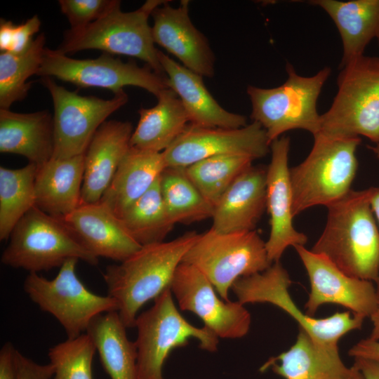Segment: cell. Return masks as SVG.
Instances as JSON below:
<instances>
[{
	"mask_svg": "<svg viewBox=\"0 0 379 379\" xmlns=\"http://www.w3.org/2000/svg\"><path fill=\"white\" fill-rule=\"evenodd\" d=\"M36 75L55 77L81 88H106L114 94L124 91V86H134L157 97L168 88L165 74L157 73L147 65L139 67L135 61L125 62L108 53L92 59H74L46 48Z\"/></svg>",
	"mask_w": 379,
	"mask_h": 379,
	"instance_id": "7c38bea8",
	"label": "cell"
},
{
	"mask_svg": "<svg viewBox=\"0 0 379 379\" xmlns=\"http://www.w3.org/2000/svg\"><path fill=\"white\" fill-rule=\"evenodd\" d=\"M154 300V305L137 316L135 322L138 379H164L162 368L168 354L185 346L190 338L198 340L204 350H217L218 337L205 326H193L180 314L170 287Z\"/></svg>",
	"mask_w": 379,
	"mask_h": 379,
	"instance_id": "ba28073f",
	"label": "cell"
},
{
	"mask_svg": "<svg viewBox=\"0 0 379 379\" xmlns=\"http://www.w3.org/2000/svg\"><path fill=\"white\" fill-rule=\"evenodd\" d=\"M41 20L37 15H33L24 23L15 25L13 30L11 53H20L30 45L33 36L39 32Z\"/></svg>",
	"mask_w": 379,
	"mask_h": 379,
	"instance_id": "74e56055",
	"label": "cell"
},
{
	"mask_svg": "<svg viewBox=\"0 0 379 379\" xmlns=\"http://www.w3.org/2000/svg\"><path fill=\"white\" fill-rule=\"evenodd\" d=\"M167 1L152 13L154 44L175 55L187 69L201 77L214 75L215 55L206 37L197 29L189 15V1L178 7Z\"/></svg>",
	"mask_w": 379,
	"mask_h": 379,
	"instance_id": "ac0fdd59",
	"label": "cell"
},
{
	"mask_svg": "<svg viewBox=\"0 0 379 379\" xmlns=\"http://www.w3.org/2000/svg\"><path fill=\"white\" fill-rule=\"evenodd\" d=\"M1 262L29 272L60 267L67 260L77 258L91 265L98 258L86 250L60 218L34 206L17 223Z\"/></svg>",
	"mask_w": 379,
	"mask_h": 379,
	"instance_id": "52a82bcc",
	"label": "cell"
},
{
	"mask_svg": "<svg viewBox=\"0 0 379 379\" xmlns=\"http://www.w3.org/2000/svg\"><path fill=\"white\" fill-rule=\"evenodd\" d=\"M167 1L148 0L139 8L124 12L121 1L105 16L82 28L66 30L55 50L65 55L98 49L106 53L139 58L154 72L164 74L154 47L148 20L152 12Z\"/></svg>",
	"mask_w": 379,
	"mask_h": 379,
	"instance_id": "5b68a950",
	"label": "cell"
},
{
	"mask_svg": "<svg viewBox=\"0 0 379 379\" xmlns=\"http://www.w3.org/2000/svg\"><path fill=\"white\" fill-rule=\"evenodd\" d=\"M376 38H377V39H378V44H379V32H378V36H377V37H376Z\"/></svg>",
	"mask_w": 379,
	"mask_h": 379,
	"instance_id": "f6af8a7d",
	"label": "cell"
},
{
	"mask_svg": "<svg viewBox=\"0 0 379 379\" xmlns=\"http://www.w3.org/2000/svg\"><path fill=\"white\" fill-rule=\"evenodd\" d=\"M323 8L340 33L343 55L340 67L359 58L379 32V0H312Z\"/></svg>",
	"mask_w": 379,
	"mask_h": 379,
	"instance_id": "4316f807",
	"label": "cell"
},
{
	"mask_svg": "<svg viewBox=\"0 0 379 379\" xmlns=\"http://www.w3.org/2000/svg\"><path fill=\"white\" fill-rule=\"evenodd\" d=\"M268 368L284 379H364L354 364L347 367L343 363L338 350L317 344L301 328L295 343L269 359L260 371Z\"/></svg>",
	"mask_w": 379,
	"mask_h": 379,
	"instance_id": "7402d4cb",
	"label": "cell"
},
{
	"mask_svg": "<svg viewBox=\"0 0 379 379\" xmlns=\"http://www.w3.org/2000/svg\"><path fill=\"white\" fill-rule=\"evenodd\" d=\"M337 84V94L321 115L317 134L334 138L362 135L379 142V58L363 55L352 60L342 67Z\"/></svg>",
	"mask_w": 379,
	"mask_h": 379,
	"instance_id": "277c9868",
	"label": "cell"
},
{
	"mask_svg": "<svg viewBox=\"0 0 379 379\" xmlns=\"http://www.w3.org/2000/svg\"><path fill=\"white\" fill-rule=\"evenodd\" d=\"M267 168L251 166L214 207L213 228L220 233L255 230L266 209Z\"/></svg>",
	"mask_w": 379,
	"mask_h": 379,
	"instance_id": "603a6c76",
	"label": "cell"
},
{
	"mask_svg": "<svg viewBox=\"0 0 379 379\" xmlns=\"http://www.w3.org/2000/svg\"><path fill=\"white\" fill-rule=\"evenodd\" d=\"M0 152L26 157L39 167L53 158V117L47 110L18 113L0 109Z\"/></svg>",
	"mask_w": 379,
	"mask_h": 379,
	"instance_id": "cb8c5ba5",
	"label": "cell"
},
{
	"mask_svg": "<svg viewBox=\"0 0 379 379\" xmlns=\"http://www.w3.org/2000/svg\"><path fill=\"white\" fill-rule=\"evenodd\" d=\"M15 24L10 20H0V50L1 52H9L12 44L13 30Z\"/></svg>",
	"mask_w": 379,
	"mask_h": 379,
	"instance_id": "b9f144b4",
	"label": "cell"
},
{
	"mask_svg": "<svg viewBox=\"0 0 379 379\" xmlns=\"http://www.w3.org/2000/svg\"><path fill=\"white\" fill-rule=\"evenodd\" d=\"M291 281L280 261L273 262L266 270L238 279L231 289L239 302L270 303L291 317L317 344L331 350H338V341L345 334L361 329L365 317L350 311L317 319L307 315L297 306L288 288Z\"/></svg>",
	"mask_w": 379,
	"mask_h": 379,
	"instance_id": "30bf717a",
	"label": "cell"
},
{
	"mask_svg": "<svg viewBox=\"0 0 379 379\" xmlns=\"http://www.w3.org/2000/svg\"><path fill=\"white\" fill-rule=\"evenodd\" d=\"M253 160L241 155L212 157L185 167V172L204 198L215 207L232 182L252 166Z\"/></svg>",
	"mask_w": 379,
	"mask_h": 379,
	"instance_id": "836d02e7",
	"label": "cell"
},
{
	"mask_svg": "<svg viewBox=\"0 0 379 379\" xmlns=\"http://www.w3.org/2000/svg\"><path fill=\"white\" fill-rule=\"evenodd\" d=\"M313 137L307 157L289 171L294 217L313 206L327 207L344 197L351 190L358 167L360 138Z\"/></svg>",
	"mask_w": 379,
	"mask_h": 379,
	"instance_id": "3957f363",
	"label": "cell"
},
{
	"mask_svg": "<svg viewBox=\"0 0 379 379\" xmlns=\"http://www.w3.org/2000/svg\"><path fill=\"white\" fill-rule=\"evenodd\" d=\"M166 168L163 152L130 147L100 201L119 218L149 190Z\"/></svg>",
	"mask_w": 379,
	"mask_h": 379,
	"instance_id": "484cf974",
	"label": "cell"
},
{
	"mask_svg": "<svg viewBox=\"0 0 379 379\" xmlns=\"http://www.w3.org/2000/svg\"><path fill=\"white\" fill-rule=\"evenodd\" d=\"M377 188L351 190L328 206L324 229L311 249L345 274L375 283L379 279V230L371 199Z\"/></svg>",
	"mask_w": 379,
	"mask_h": 379,
	"instance_id": "6da1fadb",
	"label": "cell"
},
{
	"mask_svg": "<svg viewBox=\"0 0 379 379\" xmlns=\"http://www.w3.org/2000/svg\"><path fill=\"white\" fill-rule=\"evenodd\" d=\"M96 350L87 333L51 347L48 355L54 370L53 379H93L92 363Z\"/></svg>",
	"mask_w": 379,
	"mask_h": 379,
	"instance_id": "e575fe53",
	"label": "cell"
},
{
	"mask_svg": "<svg viewBox=\"0 0 379 379\" xmlns=\"http://www.w3.org/2000/svg\"><path fill=\"white\" fill-rule=\"evenodd\" d=\"M37 166L17 169L0 167V240L9 238L20 220L36 206Z\"/></svg>",
	"mask_w": 379,
	"mask_h": 379,
	"instance_id": "4dcf8cb0",
	"label": "cell"
},
{
	"mask_svg": "<svg viewBox=\"0 0 379 379\" xmlns=\"http://www.w3.org/2000/svg\"><path fill=\"white\" fill-rule=\"evenodd\" d=\"M294 248L310 283V292L305 305L307 315L312 317L325 304L343 306L365 318H370L376 311L379 299L373 282L345 274L327 258L304 246Z\"/></svg>",
	"mask_w": 379,
	"mask_h": 379,
	"instance_id": "2e32d148",
	"label": "cell"
},
{
	"mask_svg": "<svg viewBox=\"0 0 379 379\" xmlns=\"http://www.w3.org/2000/svg\"><path fill=\"white\" fill-rule=\"evenodd\" d=\"M170 288L180 308L197 314L218 338H240L248 333L251 316L244 305L221 300L213 285L195 267L182 262Z\"/></svg>",
	"mask_w": 379,
	"mask_h": 379,
	"instance_id": "9a60e30c",
	"label": "cell"
},
{
	"mask_svg": "<svg viewBox=\"0 0 379 379\" xmlns=\"http://www.w3.org/2000/svg\"><path fill=\"white\" fill-rule=\"evenodd\" d=\"M348 354L355 358H363L379 361V341L368 338L361 340L349 350Z\"/></svg>",
	"mask_w": 379,
	"mask_h": 379,
	"instance_id": "ab89813d",
	"label": "cell"
},
{
	"mask_svg": "<svg viewBox=\"0 0 379 379\" xmlns=\"http://www.w3.org/2000/svg\"><path fill=\"white\" fill-rule=\"evenodd\" d=\"M157 57L167 78V86L181 100L190 124L223 128H239L247 125L245 116L228 112L218 104L206 88L203 77L159 49Z\"/></svg>",
	"mask_w": 379,
	"mask_h": 379,
	"instance_id": "44dd1931",
	"label": "cell"
},
{
	"mask_svg": "<svg viewBox=\"0 0 379 379\" xmlns=\"http://www.w3.org/2000/svg\"><path fill=\"white\" fill-rule=\"evenodd\" d=\"M163 201L170 220L191 223L212 218L214 206L190 180L185 167H166L160 175Z\"/></svg>",
	"mask_w": 379,
	"mask_h": 379,
	"instance_id": "f546056e",
	"label": "cell"
},
{
	"mask_svg": "<svg viewBox=\"0 0 379 379\" xmlns=\"http://www.w3.org/2000/svg\"><path fill=\"white\" fill-rule=\"evenodd\" d=\"M157 98L158 102L154 107L138 111L140 119L132 133L130 147L163 152L190 124L186 111L175 91L166 88Z\"/></svg>",
	"mask_w": 379,
	"mask_h": 379,
	"instance_id": "83f0119b",
	"label": "cell"
},
{
	"mask_svg": "<svg viewBox=\"0 0 379 379\" xmlns=\"http://www.w3.org/2000/svg\"><path fill=\"white\" fill-rule=\"evenodd\" d=\"M16 349L11 343H6L0 350V379H18L15 364Z\"/></svg>",
	"mask_w": 379,
	"mask_h": 379,
	"instance_id": "f35d334b",
	"label": "cell"
},
{
	"mask_svg": "<svg viewBox=\"0 0 379 379\" xmlns=\"http://www.w3.org/2000/svg\"><path fill=\"white\" fill-rule=\"evenodd\" d=\"M159 179L119 217L140 246L164 241L174 225L164 206Z\"/></svg>",
	"mask_w": 379,
	"mask_h": 379,
	"instance_id": "d6a6232c",
	"label": "cell"
},
{
	"mask_svg": "<svg viewBox=\"0 0 379 379\" xmlns=\"http://www.w3.org/2000/svg\"><path fill=\"white\" fill-rule=\"evenodd\" d=\"M15 364L18 379H51L54 370L51 364H39L15 352Z\"/></svg>",
	"mask_w": 379,
	"mask_h": 379,
	"instance_id": "8d00e7d4",
	"label": "cell"
},
{
	"mask_svg": "<svg viewBox=\"0 0 379 379\" xmlns=\"http://www.w3.org/2000/svg\"><path fill=\"white\" fill-rule=\"evenodd\" d=\"M287 80L281 86L263 88L248 86L252 105L251 118L266 131L270 143L290 130L302 129L318 133L320 117L317 102L331 69L324 67L312 77L297 74L287 63Z\"/></svg>",
	"mask_w": 379,
	"mask_h": 379,
	"instance_id": "8992f818",
	"label": "cell"
},
{
	"mask_svg": "<svg viewBox=\"0 0 379 379\" xmlns=\"http://www.w3.org/2000/svg\"><path fill=\"white\" fill-rule=\"evenodd\" d=\"M290 138L281 136L270 144L271 161L266 173V209L270 232L265 246L272 263L280 260L289 246H305L307 236L293 225V199L288 167Z\"/></svg>",
	"mask_w": 379,
	"mask_h": 379,
	"instance_id": "e0dca14e",
	"label": "cell"
},
{
	"mask_svg": "<svg viewBox=\"0 0 379 379\" xmlns=\"http://www.w3.org/2000/svg\"><path fill=\"white\" fill-rule=\"evenodd\" d=\"M370 319L373 324V328L368 338L373 340L379 341V305Z\"/></svg>",
	"mask_w": 379,
	"mask_h": 379,
	"instance_id": "ee69618b",
	"label": "cell"
},
{
	"mask_svg": "<svg viewBox=\"0 0 379 379\" xmlns=\"http://www.w3.org/2000/svg\"><path fill=\"white\" fill-rule=\"evenodd\" d=\"M182 262L199 270L225 301L238 279L262 272L272 264L265 241L255 230L220 233L211 227L199 234Z\"/></svg>",
	"mask_w": 379,
	"mask_h": 379,
	"instance_id": "9c48e42d",
	"label": "cell"
},
{
	"mask_svg": "<svg viewBox=\"0 0 379 379\" xmlns=\"http://www.w3.org/2000/svg\"><path fill=\"white\" fill-rule=\"evenodd\" d=\"M117 0H60L61 12L66 16L70 29L86 27L108 13Z\"/></svg>",
	"mask_w": 379,
	"mask_h": 379,
	"instance_id": "d590c367",
	"label": "cell"
},
{
	"mask_svg": "<svg viewBox=\"0 0 379 379\" xmlns=\"http://www.w3.org/2000/svg\"><path fill=\"white\" fill-rule=\"evenodd\" d=\"M133 125L129 121H105L85 152L81 204L98 202L111 183L130 148Z\"/></svg>",
	"mask_w": 379,
	"mask_h": 379,
	"instance_id": "ffe728a7",
	"label": "cell"
},
{
	"mask_svg": "<svg viewBox=\"0 0 379 379\" xmlns=\"http://www.w3.org/2000/svg\"><path fill=\"white\" fill-rule=\"evenodd\" d=\"M117 311L100 314L88 325L102 365L111 379H138L137 348Z\"/></svg>",
	"mask_w": 379,
	"mask_h": 379,
	"instance_id": "f1b7e54d",
	"label": "cell"
},
{
	"mask_svg": "<svg viewBox=\"0 0 379 379\" xmlns=\"http://www.w3.org/2000/svg\"><path fill=\"white\" fill-rule=\"evenodd\" d=\"M199 234L190 231L169 241L142 246L120 264L106 267L102 275L108 295L117 300L126 328L135 326L143 305L170 287L178 266Z\"/></svg>",
	"mask_w": 379,
	"mask_h": 379,
	"instance_id": "7a4b0ae2",
	"label": "cell"
},
{
	"mask_svg": "<svg viewBox=\"0 0 379 379\" xmlns=\"http://www.w3.org/2000/svg\"><path fill=\"white\" fill-rule=\"evenodd\" d=\"M354 364L361 373L364 379H379V361L355 358Z\"/></svg>",
	"mask_w": 379,
	"mask_h": 379,
	"instance_id": "60d3db41",
	"label": "cell"
},
{
	"mask_svg": "<svg viewBox=\"0 0 379 379\" xmlns=\"http://www.w3.org/2000/svg\"><path fill=\"white\" fill-rule=\"evenodd\" d=\"M78 260H67L52 279L29 272L24 281L29 298L59 321L67 338L83 334L98 315L119 310L112 297L96 295L86 288L76 274Z\"/></svg>",
	"mask_w": 379,
	"mask_h": 379,
	"instance_id": "8fae6325",
	"label": "cell"
},
{
	"mask_svg": "<svg viewBox=\"0 0 379 379\" xmlns=\"http://www.w3.org/2000/svg\"><path fill=\"white\" fill-rule=\"evenodd\" d=\"M370 149H371L377 157L379 159V142L375 144L374 146H368ZM371 207L375 217L376 220L379 222V188L378 187L375 193L374 194L371 199ZM375 287L377 291L378 297L379 299V279L375 283Z\"/></svg>",
	"mask_w": 379,
	"mask_h": 379,
	"instance_id": "7bdbcfd3",
	"label": "cell"
},
{
	"mask_svg": "<svg viewBox=\"0 0 379 379\" xmlns=\"http://www.w3.org/2000/svg\"><path fill=\"white\" fill-rule=\"evenodd\" d=\"M60 219L79 243L98 258L122 262L142 246L130 235L121 219L100 201L81 204Z\"/></svg>",
	"mask_w": 379,
	"mask_h": 379,
	"instance_id": "d6986e66",
	"label": "cell"
},
{
	"mask_svg": "<svg viewBox=\"0 0 379 379\" xmlns=\"http://www.w3.org/2000/svg\"><path fill=\"white\" fill-rule=\"evenodd\" d=\"M45 43V35L41 33L22 52H1V109H9L13 102L26 98L32 87V82H27V79L36 75L41 67Z\"/></svg>",
	"mask_w": 379,
	"mask_h": 379,
	"instance_id": "1f68e13d",
	"label": "cell"
},
{
	"mask_svg": "<svg viewBox=\"0 0 379 379\" xmlns=\"http://www.w3.org/2000/svg\"><path fill=\"white\" fill-rule=\"evenodd\" d=\"M270 149L266 131L258 122L239 128L203 127L188 124L175 142L163 152L166 167H187L221 155H241L254 160Z\"/></svg>",
	"mask_w": 379,
	"mask_h": 379,
	"instance_id": "5bb4252c",
	"label": "cell"
},
{
	"mask_svg": "<svg viewBox=\"0 0 379 379\" xmlns=\"http://www.w3.org/2000/svg\"><path fill=\"white\" fill-rule=\"evenodd\" d=\"M54 107V152L52 159H67L85 153L95 133L108 117L126 104L124 91L111 99L80 95L42 77Z\"/></svg>",
	"mask_w": 379,
	"mask_h": 379,
	"instance_id": "4fadbf2b",
	"label": "cell"
},
{
	"mask_svg": "<svg viewBox=\"0 0 379 379\" xmlns=\"http://www.w3.org/2000/svg\"><path fill=\"white\" fill-rule=\"evenodd\" d=\"M85 153L67 159H51L38 167L36 206L62 218L81 205Z\"/></svg>",
	"mask_w": 379,
	"mask_h": 379,
	"instance_id": "d4e9b609",
	"label": "cell"
}]
</instances>
